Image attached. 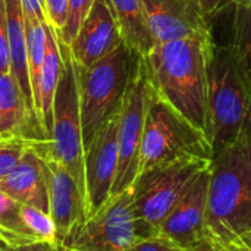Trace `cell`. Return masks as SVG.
I'll return each instance as SVG.
<instances>
[{
  "instance_id": "9",
  "label": "cell",
  "mask_w": 251,
  "mask_h": 251,
  "mask_svg": "<svg viewBox=\"0 0 251 251\" xmlns=\"http://www.w3.org/2000/svg\"><path fill=\"white\" fill-rule=\"evenodd\" d=\"M149 104V82L143 57H137L122 100L118 126V168L112 194L131 188L138 175L140 146Z\"/></svg>"
},
{
  "instance_id": "26",
  "label": "cell",
  "mask_w": 251,
  "mask_h": 251,
  "mask_svg": "<svg viewBox=\"0 0 251 251\" xmlns=\"http://www.w3.org/2000/svg\"><path fill=\"white\" fill-rule=\"evenodd\" d=\"M126 251H190L182 249L176 243L171 241L169 238L156 234L151 237L138 238Z\"/></svg>"
},
{
  "instance_id": "21",
  "label": "cell",
  "mask_w": 251,
  "mask_h": 251,
  "mask_svg": "<svg viewBox=\"0 0 251 251\" xmlns=\"http://www.w3.org/2000/svg\"><path fill=\"white\" fill-rule=\"evenodd\" d=\"M25 18V37H26V59H28V71H29V79H31V88L34 94V103L37 97L38 90V79H40V71L44 60L46 53V24H41L35 19ZM40 125V124H38Z\"/></svg>"
},
{
  "instance_id": "31",
  "label": "cell",
  "mask_w": 251,
  "mask_h": 251,
  "mask_svg": "<svg viewBox=\"0 0 251 251\" xmlns=\"http://www.w3.org/2000/svg\"><path fill=\"white\" fill-rule=\"evenodd\" d=\"M15 251H62L59 244H50V243H35V244H26L21 246Z\"/></svg>"
},
{
  "instance_id": "17",
  "label": "cell",
  "mask_w": 251,
  "mask_h": 251,
  "mask_svg": "<svg viewBox=\"0 0 251 251\" xmlns=\"http://www.w3.org/2000/svg\"><path fill=\"white\" fill-rule=\"evenodd\" d=\"M46 34H47L46 53L40 71L38 90L35 97V112H37L40 129L43 132V138L44 141H49L51 134V122H53V100H54L57 82L63 71V57L59 49L56 31L50 26L49 22L46 24Z\"/></svg>"
},
{
  "instance_id": "5",
  "label": "cell",
  "mask_w": 251,
  "mask_h": 251,
  "mask_svg": "<svg viewBox=\"0 0 251 251\" xmlns=\"http://www.w3.org/2000/svg\"><path fill=\"white\" fill-rule=\"evenodd\" d=\"M137 57L129 47L121 43L87 69L74 63L79 91L84 149L106 121L121 109Z\"/></svg>"
},
{
  "instance_id": "24",
  "label": "cell",
  "mask_w": 251,
  "mask_h": 251,
  "mask_svg": "<svg viewBox=\"0 0 251 251\" xmlns=\"http://www.w3.org/2000/svg\"><path fill=\"white\" fill-rule=\"evenodd\" d=\"M93 4H94V0H68V15H66L65 25L62 26L59 32H56L59 41L63 46H68V47L71 46L82 21L88 15Z\"/></svg>"
},
{
  "instance_id": "13",
  "label": "cell",
  "mask_w": 251,
  "mask_h": 251,
  "mask_svg": "<svg viewBox=\"0 0 251 251\" xmlns=\"http://www.w3.org/2000/svg\"><path fill=\"white\" fill-rule=\"evenodd\" d=\"M121 43L124 41L109 1L94 0L93 7L69 46V53L76 66L87 69Z\"/></svg>"
},
{
  "instance_id": "35",
  "label": "cell",
  "mask_w": 251,
  "mask_h": 251,
  "mask_svg": "<svg viewBox=\"0 0 251 251\" xmlns=\"http://www.w3.org/2000/svg\"><path fill=\"white\" fill-rule=\"evenodd\" d=\"M0 251H15V249H12V247H9L1 238H0Z\"/></svg>"
},
{
  "instance_id": "2",
  "label": "cell",
  "mask_w": 251,
  "mask_h": 251,
  "mask_svg": "<svg viewBox=\"0 0 251 251\" xmlns=\"http://www.w3.org/2000/svg\"><path fill=\"white\" fill-rule=\"evenodd\" d=\"M204 229L206 240L219 249L251 232V134L213 156Z\"/></svg>"
},
{
  "instance_id": "1",
  "label": "cell",
  "mask_w": 251,
  "mask_h": 251,
  "mask_svg": "<svg viewBox=\"0 0 251 251\" xmlns=\"http://www.w3.org/2000/svg\"><path fill=\"white\" fill-rule=\"evenodd\" d=\"M215 50L194 40H176L154 44L143 57L151 93L207 140V66Z\"/></svg>"
},
{
  "instance_id": "28",
  "label": "cell",
  "mask_w": 251,
  "mask_h": 251,
  "mask_svg": "<svg viewBox=\"0 0 251 251\" xmlns=\"http://www.w3.org/2000/svg\"><path fill=\"white\" fill-rule=\"evenodd\" d=\"M10 72L9 43H7V25H6V7L4 0H0V74Z\"/></svg>"
},
{
  "instance_id": "11",
  "label": "cell",
  "mask_w": 251,
  "mask_h": 251,
  "mask_svg": "<svg viewBox=\"0 0 251 251\" xmlns=\"http://www.w3.org/2000/svg\"><path fill=\"white\" fill-rule=\"evenodd\" d=\"M119 113L121 109L106 121L84 149L85 219L96 215L112 194L118 168Z\"/></svg>"
},
{
  "instance_id": "10",
  "label": "cell",
  "mask_w": 251,
  "mask_h": 251,
  "mask_svg": "<svg viewBox=\"0 0 251 251\" xmlns=\"http://www.w3.org/2000/svg\"><path fill=\"white\" fill-rule=\"evenodd\" d=\"M154 44L194 40L213 50L216 43L199 0H143Z\"/></svg>"
},
{
  "instance_id": "36",
  "label": "cell",
  "mask_w": 251,
  "mask_h": 251,
  "mask_svg": "<svg viewBox=\"0 0 251 251\" xmlns=\"http://www.w3.org/2000/svg\"><path fill=\"white\" fill-rule=\"evenodd\" d=\"M60 249H62V251H72V250H68V249H65V247H62V246H60Z\"/></svg>"
},
{
  "instance_id": "33",
  "label": "cell",
  "mask_w": 251,
  "mask_h": 251,
  "mask_svg": "<svg viewBox=\"0 0 251 251\" xmlns=\"http://www.w3.org/2000/svg\"><path fill=\"white\" fill-rule=\"evenodd\" d=\"M196 251H224L222 249H219V247H215V246H212L207 240H206V243L204 244H201L199 249Z\"/></svg>"
},
{
  "instance_id": "25",
  "label": "cell",
  "mask_w": 251,
  "mask_h": 251,
  "mask_svg": "<svg viewBox=\"0 0 251 251\" xmlns=\"http://www.w3.org/2000/svg\"><path fill=\"white\" fill-rule=\"evenodd\" d=\"M32 140L22 137L0 138V179L6 176L21 160Z\"/></svg>"
},
{
  "instance_id": "23",
  "label": "cell",
  "mask_w": 251,
  "mask_h": 251,
  "mask_svg": "<svg viewBox=\"0 0 251 251\" xmlns=\"http://www.w3.org/2000/svg\"><path fill=\"white\" fill-rule=\"evenodd\" d=\"M21 224L24 228L25 235L35 244V243H56V226L49 213H44L35 207L21 204L19 210Z\"/></svg>"
},
{
  "instance_id": "16",
  "label": "cell",
  "mask_w": 251,
  "mask_h": 251,
  "mask_svg": "<svg viewBox=\"0 0 251 251\" xmlns=\"http://www.w3.org/2000/svg\"><path fill=\"white\" fill-rule=\"evenodd\" d=\"M6 7V25H7V43H9V57H10V74L16 79L19 90L22 93L26 109L40 129L34 94L31 88L28 59H26V37H25V18L21 6V0H4ZM41 132V129H40ZM43 135V132H41ZM44 140V138H43Z\"/></svg>"
},
{
  "instance_id": "6",
  "label": "cell",
  "mask_w": 251,
  "mask_h": 251,
  "mask_svg": "<svg viewBox=\"0 0 251 251\" xmlns=\"http://www.w3.org/2000/svg\"><path fill=\"white\" fill-rule=\"evenodd\" d=\"M59 49L63 57V71L57 82L53 100V122L49 141H31V147L44 157H50L62 165L76 181L85 197V172H84V143L81 128L79 91L75 74V65L69 47L63 46L59 38Z\"/></svg>"
},
{
  "instance_id": "7",
  "label": "cell",
  "mask_w": 251,
  "mask_h": 251,
  "mask_svg": "<svg viewBox=\"0 0 251 251\" xmlns=\"http://www.w3.org/2000/svg\"><path fill=\"white\" fill-rule=\"evenodd\" d=\"M212 162H181L137 176L131 190L138 238L159 234L163 221Z\"/></svg>"
},
{
  "instance_id": "14",
  "label": "cell",
  "mask_w": 251,
  "mask_h": 251,
  "mask_svg": "<svg viewBox=\"0 0 251 251\" xmlns=\"http://www.w3.org/2000/svg\"><path fill=\"white\" fill-rule=\"evenodd\" d=\"M40 157L47 174L49 215L56 226V243L60 246L85 221V197L62 165L50 157Z\"/></svg>"
},
{
  "instance_id": "20",
  "label": "cell",
  "mask_w": 251,
  "mask_h": 251,
  "mask_svg": "<svg viewBox=\"0 0 251 251\" xmlns=\"http://www.w3.org/2000/svg\"><path fill=\"white\" fill-rule=\"evenodd\" d=\"M232 7V40L226 49L251 79V3L240 1Z\"/></svg>"
},
{
  "instance_id": "37",
  "label": "cell",
  "mask_w": 251,
  "mask_h": 251,
  "mask_svg": "<svg viewBox=\"0 0 251 251\" xmlns=\"http://www.w3.org/2000/svg\"><path fill=\"white\" fill-rule=\"evenodd\" d=\"M241 1H247V3H251V0H241Z\"/></svg>"
},
{
  "instance_id": "15",
  "label": "cell",
  "mask_w": 251,
  "mask_h": 251,
  "mask_svg": "<svg viewBox=\"0 0 251 251\" xmlns=\"http://www.w3.org/2000/svg\"><path fill=\"white\" fill-rule=\"evenodd\" d=\"M0 190L21 204H26L49 213L46 166L31 144L18 165L0 179Z\"/></svg>"
},
{
  "instance_id": "22",
  "label": "cell",
  "mask_w": 251,
  "mask_h": 251,
  "mask_svg": "<svg viewBox=\"0 0 251 251\" xmlns=\"http://www.w3.org/2000/svg\"><path fill=\"white\" fill-rule=\"evenodd\" d=\"M19 210L21 203L0 190V238L12 249L34 244L24 232Z\"/></svg>"
},
{
  "instance_id": "19",
  "label": "cell",
  "mask_w": 251,
  "mask_h": 251,
  "mask_svg": "<svg viewBox=\"0 0 251 251\" xmlns=\"http://www.w3.org/2000/svg\"><path fill=\"white\" fill-rule=\"evenodd\" d=\"M122 41L137 56L146 57L154 47L143 0H107Z\"/></svg>"
},
{
  "instance_id": "30",
  "label": "cell",
  "mask_w": 251,
  "mask_h": 251,
  "mask_svg": "<svg viewBox=\"0 0 251 251\" xmlns=\"http://www.w3.org/2000/svg\"><path fill=\"white\" fill-rule=\"evenodd\" d=\"M21 6L24 10V16L35 19L41 24H47L44 0H21Z\"/></svg>"
},
{
  "instance_id": "4",
  "label": "cell",
  "mask_w": 251,
  "mask_h": 251,
  "mask_svg": "<svg viewBox=\"0 0 251 251\" xmlns=\"http://www.w3.org/2000/svg\"><path fill=\"white\" fill-rule=\"evenodd\" d=\"M199 160H213V149L209 140L156 97L149 87L138 175L162 166Z\"/></svg>"
},
{
  "instance_id": "12",
  "label": "cell",
  "mask_w": 251,
  "mask_h": 251,
  "mask_svg": "<svg viewBox=\"0 0 251 251\" xmlns=\"http://www.w3.org/2000/svg\"><path fill=\"white\" fill-rule=\"evenodd\" d=\"M209 178L210 168L199 176L159 228L160 235L169 238L185 250L196 251L206 243L204 219Z\"/></svg>"
},
{
  "instance_id": "8",
  "label": "cell",
  "mask_w": 251,
  "mask_h": 251,
  "mask_svg": "<svg viewBox=\"0 0 251 251\" xmlns=\"http://www.w3.org/2000/svg\"><path fill=\"white\" fill-rule=\"evenodd\" d=\"M138 240L132 190L110 196L103 207L81 222L60 244L72 251H126Z\"/></svg>"
},
{
  "instance_id": "27",
  "label": "cell",
  "mask_w": 251,
  "mask_h": 251,
  "mask_svg": "<svg viewBox=\"0 0 251 251\" xmlns=\"http://www.w3.org/2000/svg\"><path fill=\"white\" fill-rule=\"evenodd\" d=\"M44 9L47 22L56 32H59L66 21L68 0H44Z\"/></svg>"
},
{
  "instance_id": "29",
  "label": "cell",
  "mask_w": 251,
  "mask_h": 251,
  "mask_svg": "<svg viewBox=\"0 0 251 251\" xmlns=\"http://www.w3.org/2000/svg\"><path fill=\"white\" fill-rule=\"evenodd\" d=\"M241 0H199L203 13L206 15V18L210 21L212 18L218 16L219 13H222L225 9L235 6L237 3H240Z\"/></svg>"
},
{
  "instance_id": "34",
  "label": "cell",
  "mask_w": 251,
  "mask_h": 251,
  "mask_svg": "<svg viewBox=\"0 0 251 251\" xmlns=\"http://www.w3.org/2000/svg\"><path fill=\"white\" fill-rule=\"evenodd\" d=\"M240 243H241V244H244V246H247V247H250V249H251V232H250V234H247V235H246V237H244V238H243V240H241ZM237 244H238V243H237Z\"/></svg>"
},
{
  "instance_id": "3",
  "label": "cell",
  "mask_w": 251,
  "mask_h": 251,
  "mask_svg": "<svg viewBox=\"0 0 251 251\" xmlns=\"http://www.w3.org/2000/svg\"><path fill=\"white\" fill-rule=\"evenodd\" d=\"M209 141L213 156L251 134V79L228 49L216 50L207 66Z\"/></svg>"
},
{
  "instance_id": "18",
  "label": "cell",
  "mask_w": 251,
  "mask_h": 251,
  "mask_svg": "<svg viewBox=\"0 0 251 251\" xmlns=\"http://www.w3.org/2000/svg\"><path fill=\"white\" fill-rule=\"evenodd\" d=\"M9 137L44 141L10 72L0 74V138Z\"/></svg>"
},
{
  "instance_id": "32",
  "label": "cell",
  "mask_w": 251,
  "mask_h": 251,
  "mask_svg": "<svg viewBox=\"0 0 251 251\" xmlns=\"http://www.w3.org/2000/svg\"><path fill=\"white\" fill-rule=\"evenodd\" d=\"M224 251H251L250 247H247V246H244V244H241V243H238V244H232V246H229V247H226V249H222Z\"/></svg>"
}]
</instances>
